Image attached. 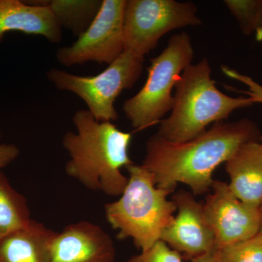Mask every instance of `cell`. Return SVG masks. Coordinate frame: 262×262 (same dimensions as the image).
<instances>
[{
    "instance_id": "9c48e42d",
    "label": "cell",
    "mask_w": 262,
    "mask_h": 262,
    "mask_svg": "<svg viewBox=\"0 0 262 262\" xmlns=\"http://www.w3.org/2000/svg\"><path fill=\"white\" fill-rule=\"evenodd\" d=\"M203 205L215 238V250L254 237L260 232V208L239 200L228 184L214 181Z\"/></svg>"
},
{
    "instance_id": "277c9868",
    "label": "cell",
    "mask_w": 262,
    "mask_h": 262,
    "mask_svg": "<svg viewBox=\"0 0 262 262\" xmlns=\"http://www.w3.org/2000/svg\"><path fill=\"white\" fill-rule=\"evenodd\" d=\"M128 181L117 201L105 206V216L120 239H132L141 251L160 241L172 223L177 206L168 201V191L156 186L153 174L135 163L126 168Z\"/></svg>"
},
{
    "instance_id": "7402d4cb",
    "label": "cell",
    "mask_w": 262,
    "mask_h": 262,
    "mask_svg": "<svg viewBox=\"0 0 262 262\" xmlns=\"http://www.w3.org/2000/svg\"><path fill=\"white\" fill-rule=\"evenodd\" d=\"M191 262H216L215 257V250L212 252L206 253L203 256L192 258Z\"/></svg>"
},
{
    "instance_id": "603a6c76",
    "label": "cell",
    "mask_w": 262,
    "mask_h": 262,
    "mask_svg": "<svg viewBox=\"0 0 262 262\" xmlns=\"http://www.w3.org/2000/svg\"><path fill=\"white\" fill-rule=\"evenodd\" d=\"M255 34H256V40L258 41V42H262V14L257 29H256V32H255Z\"/></svg>"
},
{
    "instance_id": "7c38bea8",
    "label": "cell",
    "mask_w": 262,
    "mask_h": 262,
    "mask_svg": "<svg viewBox=\"0 0 262 262\" xmlns=\"http://www.w3.org/2000/svg\"><path fill=\"white\" fill-rule=\"evenodd\" d=\"M10 32L42 36L54 44L62 39V28L56 17L37 1L0 0V42Z\"/></svg>"
},
{
    "instance_id": "4fadbf2b",
    "label": "cell",
    "mask_w": 262,
    "mask_h": 262,
    "mask_svg": "<svg viewBox=\"0 0 262 262\" xmlns=\"http://www.w3.org/2000/svg\"><path fill=\"white\" fill-rule=\"evenodd\" d=\"M232 192L239 200L260 208L262 204V146L251 141L225 163Z\"/></svg>"
},
{
    "instance_id": "6da1fadb",
    "label": "cell",
    "mask_w": 262,
    "mask_h": 262,
    "mask_svg": "<svg viewBox=\"0 0 262 262\" xmlns=\"http://www.w3.org/2000/svg\"><path fill=\"white\" fill-rule=\"evenodd\" d=\"M259 139L257 126L248 119L217 122L186 142H173L155 134L146 142L142 165L153 174L160 189L171 193L183 183L193 194H203L211 189L212 175L217 167L228 161L246 143Z\"/></svg>"
},
{
    "instance_id": "e0dca14e",
    "label": "cell",
    "mask_w": 262,
    "mask_h": 262,
    "mask_svg": "<svg viewBox=\"0 0 262 262\" xmlns=\"http://www.w3.org/2000/svg\"><path fill=\"white\" fill-rule=\"evenodd\" d=\"M216 262H262V234L215 250Z\"/></svg>"
},
{
    "instance_id": "8992f818",
    "label": "cell",
    "mask_w": 262,
    "mask_h": 262,
    "mask_svg": "<svg viewBox=\"0 0 262 262\" xmlns=\"http://www.w3.org/2000/svg\"><path fill=\"white\" fill-rule=\"evenodd\" d=\"M144 61V57L125 50L106 70L95 76L74 75L58 69H51L46 75L57 89L80 98L96 120L113 122L118 119L115 101L140 78Z\"/></svg>"
},
{
    "instance_id": "ac0fdd59",
    "label": "cell",
    "mask_w": 262,
    "mask_h": 262,
    "mask_svg": "<svg viewBox=\"0 0 262 262\" xmlns=\"http://www.w3.org/2000/svg\"><path fill=\"white\" fill-rule=\"evenodd\" d=\"M225 4L246 35L256 32L262 14V0H225Z\"/></svg>"
},
{
    "instance_id": "5b68a950",
    "label": "cell",
    "mask_w": 262,
    "mask_h": 262,
    "mask_svg": "<svg viewBox=\"0 0 262 262\" xmlns=\"http://www.w3.org/2000/svg\"><path fill=\"white\" fill-rule=\"evenodd\" d=\"M194 49L186 32L172 36L166 48L151 60L148 77L142 89L124 103V113L136 130H143L161 122L171 111L172 90L182 72L192 64Z\"/></svg>"
},
{
    "instance_id": "52a82bcc",
    "label": "cell",
    "mask_w": 262,
    "mask_h": 262,
    "mask_svg": "<svg viewBox=\"0 0 262 262\" xmlns=\"http://www.w3.org/2000/svg\"><path fill=\"white\" fill-rule=\"evenodd\" d=\"M192 3L175 0H127L124 15L125 50L144 57L167 33L201 25Z\"/></svg>"
},
{
    "instance_id": "7a4b0ae2",
    "label": "cell",
    "mask_w": 262,
    "mask_h": 262,
    "mask_svg": "<svg viewBox=\"0 0 262 262\" xmlns=\"http://www.w3.org/2000/svg\"><path fill=\"white\" fill-rule=\"evenodd\" d=\"M72 122L77 131L62 139L70 157L66 173L90 190L121 195L128 181L121 169L134 163L129 156L132 134L112 122L98 121L88 110H77Z\"/></svg>"
},
{
    "instance_id": "2e32d148",
    "label": "cell",
    "mask_w": 262,
    "mask_h": 262,
    "mask_svg": "<svg viewBox=\"0 0 262 262\" xmlns=\"http://www.w3.org/2000/svg\"><path fill=\"white\" fill-rule=\"evenodd\" d=\"M32 221L27 200L0 171V239Z\"/></svg>"
},
{
    "instance_id": "ffe728a7",
    "label": "cell",
    "mask_w": 262,
    "mask_h": 262,
    "mask_svg": "<svg viewBox=\"0 0 262 262\" xmlns=\"http://www.w3.org/2000/svg\"><path fill=\"white\" fill-rule=\"evenodd\" d=\"M221 70L227 77L246 84L248 90V91H239V90L234 89L233 88H229L227 86H226V87L232 89V91L234 90L235 92L246 95L248 97L251 98L254 103H262V85L261 84L253 80V79L250 77L249 76L244 75V74L241 73V72H237L233 69L229 68V67L222 66L221 67Z\"/></svg>"
},
{
    "instance_id": "d6986e66",
    "label": "cell",
    "mask_w": 262,
    "mask_h": 262,
    "mask_svg": "<svg viewBox=\"0 0 262 262\" xmlns=\"http://www.w3.org/2000/svg\"><path fill=\"white\" fill-rule=\"evenodd\" d=\"M125 262H183L182 255L159 241L149 249L141 251Z\"/></svg>"
},
{
    "instance_id": "30bf717a",
    "label": "cell",
    "mask_w": 262,
    "mask_h": 262,
    "mask_svg": "<svg viewBox=\"0 0 262 262\" xmlns=\"http://www.w3.org/2000/svg\"><path fill=\"white\" fill-rule=\"evenodd\" d=\"M173 201L177 215L164 229L160 241L191 259L214 251V234L207 220L203 205L185 191L174 194Z\"/></svg>"
},
{
    "instance_id": "cb8c5ba5",
    "label": "cell",
    "mask_w": 262,
    "mask_h": 262,
    "mask_svg": "<svg viewBox=\"0 0 262 262\" xmlns=\"http://www.w3.org/2000/svg\"><path fill=\"white\" fill-rule=\"evenodd\" d=\"M260 217H261V225H260V233L262 234V204L260 206Z\"/></svg>"
},
{
    "instance_id": "d4e9b609",
    "label": "cell",
    "mask_w": 262,
    "mask_h": 262,
    "mask_svg": "<svg viewBox=\"0 0 262 262\" xmlns=\"http://www.w3.org/2000/svg\"><path fill=\"white\" fill-rule=\"evenodd\" d=\"M260 144H261V145L262 146V137H261V143H260Z\"/></svg>"
},
{
    "instance_id": "5bb4252c",
    "label": "cell",
    "mask_w": 262,
    "mask_h": 262,
    "mask_svg": "<svg viewBox=\"0 0 262 262\" xmlns=\"http://www.w3.org/2000/svg\"><path fill=\"white\" fill-rule=\"evenodd\" d=\"M56 232L32 220L0 239V262H51Z\"/></svg>"
},
{
    "instance_id": "8fae6325",
    "label": "cell",
    "mask_w": 262,
    "mask_h": 262,
    "mask_svg": "<svg viewBox=\"0 0 262 262\" xmlns=\"http://www.w3.org/2000/svg\"><path fill=\"white\" fill-rule=\"evenodd\" d=\"M115 256L110 234L85 221L66 226L52 241L51 262H115Z\"/></svg>"
},
{
    "instance_id": "44dd1931",
    "label": "cell",
    "mask_w": 262,
    "mask_h": 262,
    "mask_svg": "<svg viewBox=\"0 0 262 262\" xmlns=\"http://www.w3.org/2000/svg\"><path fill=\"white\" fill-rule=\"evenodd\" d=\"M0 131V139H1ZM18 148L13 144H0V171L18 158Z\"/></svg>"
},
{
    "instance_id": "3957f363",
    "label": "cell",
    "mask_w": 262,
    "mask_h": 262,
    "mask_svg": "<svg viewBox=\"0 0 262 262\" xmlns=\"http://www.w3.org/2000/svg\"><path fill=\"white\" fill-rule=\"evenodd\" d=\"M207 58L187 67L176 84L171 113L160 122L158 135L176 143L192 140L213 122L228 118L235 110L252 106L249 97L234 98L217 89Z\"/></svg>"
},
{
    "instance_id": "9a60e30c",
    "label": "cell",
    "mask_w": 262,
    "mask_h": 262,
    "mask_svg": "<svg viewBox=\"0 0 262 262\" xmlns=\"http://www.w3.org/2000/svg\"><path fill=\"white\" fill-rule=\"evenodd\" d=\"M48 7L61 28L80 37L94 21L102 5V0H50L37 1Z\"/></svg>"
},
{
    "instance_id": "ba28073f",
    "label": "cell",
    "mask_w": 262,
    "mask_h": 262,
    "mask_svg": "<svg viewBox=\"0 0 262 262\" xmlns=\"http://www.w3.org/2000/svg\"><path fill=\"white\" fill-rule=\"evenodd\" d=\"M127 0H102L87 30L70 46L59 48L57 61L65 67L88 62L111 64L125 51L124 15Z\"/></svg>"
}]
</instances>
